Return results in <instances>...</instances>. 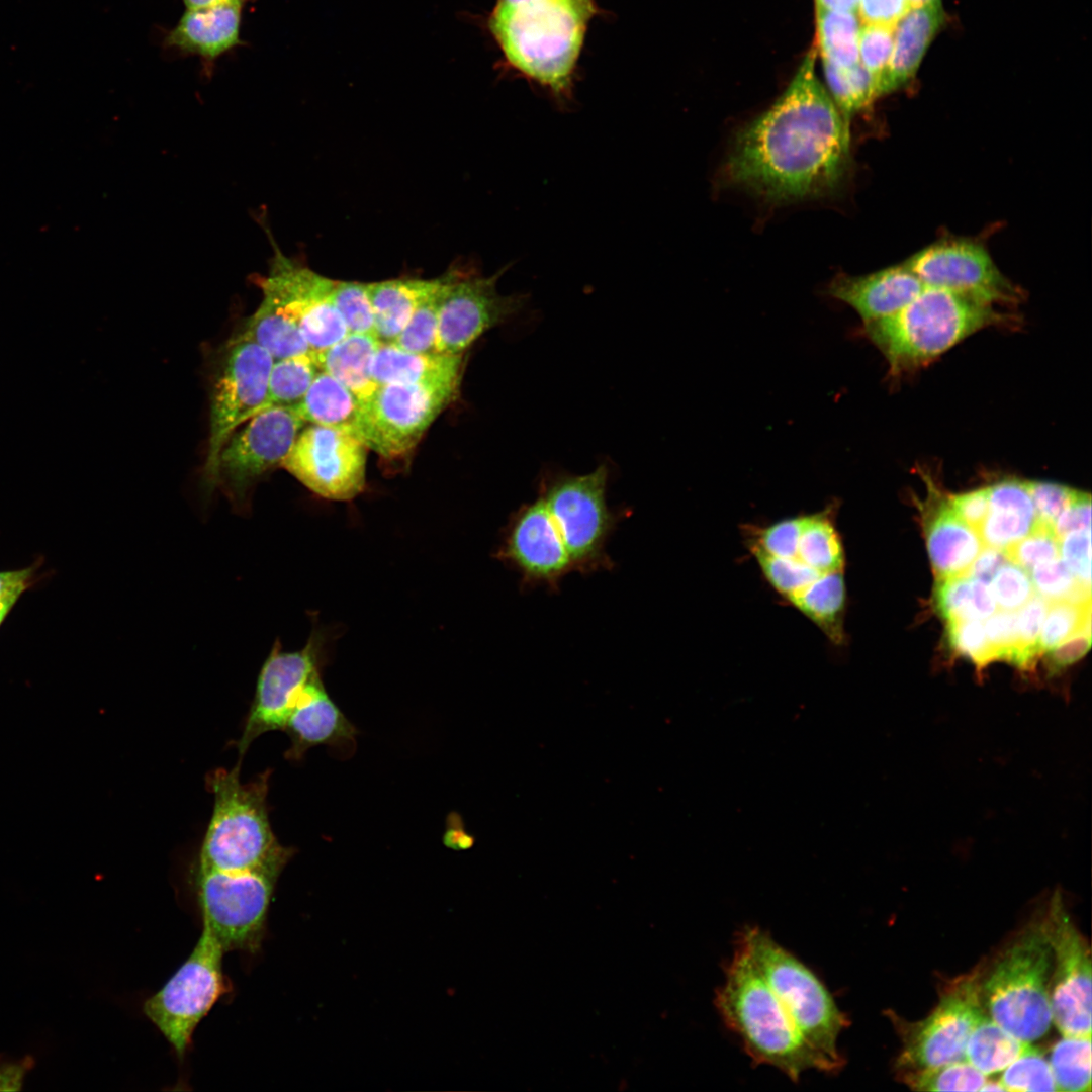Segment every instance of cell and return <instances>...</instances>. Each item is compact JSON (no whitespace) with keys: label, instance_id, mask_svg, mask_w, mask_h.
<instances>
[{"label":"cell","instance_id":"obj_41","mask_svg":"<svg viewBox=\"0 0 1092 1092\" xmlns=\"http://www.w3.org/2000/svg\"><path fill=\"white\" fill-rule=\"evenodd\" d=\"M1035 593L1053 601L1083 603L1091 601V587L1080 581L1059 557L1031 569Z\"/></svg>","mask_w":1092,"mask_h":1092},{"label":"cell","instance_id":"obj_12","mask_svg":"<svg viewBox=\"0 0 1092 1092\" xmlns=\"http://www.w3.org/2000/svg\"><path fill=\"white\" fill-rule=\"evenodd\" d=\"M272 355L252 339L236 335L223 349L210 393L209 438L204 478L210 486L219 452L230 436L265 408Z\"/></svg>","mask_w":1092,"mask_h":1092},{"label":"cell","instance_id":"obj_29","mask_svg":"<svg viewBox=\"0 0 1092 1092\" xmlns=\"http://www.w3.org/2000/svg\"><path fill=\"white\" fill-rule=\"evenodd\" d=\"M378 343L375 336L349 333L334 345L312 351V356L320 371L340 381L360 402L378 386L371 373Z\"/></svg>","mask_w":1092,"mask_h":1092},{"label":"cell","instance_id":"obj_49","mask_svg":"<svg viewBox=\"0 0 1092 1092\" xmlns=\"http://www.w3.org/2000/svg\"><path fill=\"white\" fill-rule=\"evenodd\" d=\"M894 27L863 24L858 35V55L861 65L880 84L887 70L893 49Z\"/></svg>","mask_w":1092,"mask_h":1092},{"label":"cell","instance_id":"obj_44","mask_svg":"<svg viewBox=\"0 0 1092 1092\" xmlns=\"http://www.w3.org/2000/svg\"><path fill=\"white\" fill-rule=\"evenodd\" d=\"M332 298L349 333L375 336L373 310L366 283L335 280Z\"/></svg>","mask_w":1092,"mask_h":1092},{"label":"cell","instance_id":"obj_31","mask_svg":"<svg viewBox=\"0 0 1092 1092\" xmlns=\"http://www.w3.org/2000/svg\"><path fill=\"white\" fill-rule=\"evenodd\" d=\"M359 405V400L347 387L327 372L320 371L301 401L294 406L305 423L357 434Z\"/></svg>","mask_w":1092,"mask_h":1092},{"label":"cell","instance_id":"obj_8","mask_svg":"<svg viewBox=\"0 0 1092 1092\" xmlns=\"http://www.w3.org/2000/svg\"><path fill=\"white\" fill-rule=\"evenodd\" d=\"M609 468L542 478L539 496L546 505L568 551L573 570L583 574L613 568L606 546L622 515L607 503Z\"/></svg>","mask_w":1092,"mask_h":1092},{"label":"cell","instance_id":"obj_45","mask_svg":"<svg viewBox=\"0 0 1092 1092\" xmlns=\"http://www.w3.org/2000/svg\"><path fill=\"white\" fill-rule=\"evenodd\" d=\"M1003 551L1010 562L1031 570L1039 563L1060 557V540L1053 526L1037 520L1028 535Z\"/></svg>","mask_w":1092,"mask_h":1092},{"label":"cell","instance_id":"obj_43","mask_svg":"<svg viewBox=\"0 0 1092 1092\" xmlns=\"http://www.w3.org/2000/svg\"><path fill=\"white\" fill-rule=\"evenodd\" d=\"M999 1083L1004 1091H1057L1049 1062L1032 1045L1004 1069Z\"/></svg>","mask_w":1092,"mask_h":1092},{"label":"cell","instance_id":"obj_52","mask_svg":"<svg viewBox=\"0 0 1092 1092\" xmlns=\"http://www.w3.org/2000/svg\"><path fill=\"white\" fill-rule=\"evenodd\" d=\"M1060 556L1074 576L1091 586L1090 529L1073 531L1064 536L1060 540Z\"/></svg>","mask_w":1092,"mask_h":1092},{"label":"cell","instance_id":"obj_60","mask_svg":"<svg viewBox=\"0 0 1092 1092\" xmlns=\"http://www.w3.org/2000/svg\"><path fill=\"white\" fill-rule=\"evenodd\" d=\"M860 0H816L817 8L837 11L857 12Z\"/></svg>","mask_w":1092,"mask_h":1092},{"label":"cell","instance_id":"obj_62","mask_svg":"<svg viewBox=\"0 0 1092 1092\" xmlns=\"http://www.w3.org/2000/svg\"><path fill=\"white\" fill-rule=\"evenodd\" d=\"M18 599H7L0 602V625L3 623Z\"/></svg>","mask_w":1092,"mask_h":1092},{"label":"cell","instance_id":"obj_20","mask_svg":"<svg viewBox=\"0 0 1092 1092\" xmlns=\"http://www.w3.org/2000/svg\"><path fill=\"white\" fill-rule=\"evenodd\" d=\"M321 648L315 634L297 651H283L278 643L272 648L260 670L243 733L236 742L239 762L256 738L283 729L305 687L321 674Z\"/></svg>","mask_w":1092,"mask_h":1092},{"label":"cell","instance_id":"obj_16","mask_svg":"<svg viewBox=\"0 0 1092 1092\" xmlns=\"http://www.w3.org/2000/svg\"><path fill=\"white\" fill-rule=\"evenodd\" d=\"M507 269L487 277L462 267L449 269L439 310L436 353L464 354L481 335L522 310L525 294L497 291V280Z\"/></svg>","mask_w":1092,"mask_h":1092},{"label":"cell","instance_id":"obj_22","mask_svg":"<svg viewBox=\"0 0 1092 1092\" xmlns=\"http://www.w3.org/2000/svg\"><path fill=\"white\" fill-rule=\"evenodd\" d=\"M290 746L284 757L301 760L308 749L318 745L353 752L358 731L330 698L321 674L305 687L282 729Z\"/></svg>","mask_w":1092,"mask_h":1092},{"label":"cell","instance_id":"obj_38","mask_svg":"<svg viewBox=\"0 0 1092 1092\" xmlns=\"http://www.w3.org/2000/svg\"><path fill=\"white\" fill-rule=\"evenodd\" d=\"M450 270L441 276L438 286L419 304L411 320L393 342L416 353H436L439 310Z\"/></svg>","mask_w":1092,"mask_h":1092},{"label":"cell","instance_id":"obj_6","mask_svg":"<svg viewBox=\"0 0 1092 1092\" xmlns=\"http://www.w3.org/2000/svg\"><path fill=\"white\" fill-rule=\"evenodd\" d=\"M737 940L744 945L806 1042L835 1071L840 1070L844 1059L837 1041L849 1020L822 981L757 926L745 927Z\"/></svg>","mask_w":1092,"mask_h":1092},{"label":"cell","instance_id":"obj_48","mask_svg":"<svg viewBox=\"0 0 1092 1092\" xmlns=\"http://www.w3.org/2000/svg\"><path fill=\"white\" fill-rule=\"evenodd\" d=\"M946 623L947 643L957 653L969 658L979 668L995 660L984 624L980 620H954Z\"/></svg>","mask_w":1092,"mask_h":1092},{"label":"cell","instance_id":"obj_37","mask_svg":"<svg viewBox=\"0 0 1092 1092\" xmlns=\"http://www.w3.org/2000/svg\"><path fill=\"white\" fill-rule=\"evenodd\" d=\"M318 372L312 351L274 360L265 408L299 403Z\"/></svg>","mask_w":1092,"mask_h":1092},{"label":"cell","instance_id":"obj_4","mask_svg":"<svg viewBox=\"0 0 1092 1092\" xmlns=\"http://www.w3.org/2000/svg\"><path fill=\"white\" fill-rule=\"evenodd\" d=\"M952 291L924 286L900 310L863 324L891 375L922 368L971 335L1010 323V315Z\"/></svg>","mask_w":1092,"mask_h":1092},{"label":"cell","instance_id":"obj_28","mask_svg":"<svg viewBox=\"0 0 1092 1092\" xmlns=\"http://www.w3.org/2000/svg\"><path fill=\"white\" fill-rule=\"evenodd\" d=\"M440 281L441 276L434 279L401 277L366 283L377 340L393 343L419 304Z\"/></svg>","mask_w":1092,"mask_h":1092},{"label":"cell","instance_id":"obj_23","mask_svg":"<svg viewBox=\"0 0 1092 1092\" xmlns=\"http://www.w3.org/2000/svg\"><path fill=\"white\" fill-rule=\"evenodd\" d=\"M245 4L224 3L186 9L164 37V47L185 56H196L210 71L216 61L241 44L242 12Z\"/></svg>","mask_w":1092,"mask_h":1092},{"label":"cell","instance_id":"obj_50","mask_svg":"<svg viewBox=\"0 0 1092 1092\" xmlns=\"http://www.w3.org/2000/svg\"><path fill=\"white\" fill-rule=\"evenodd\" d=\"M984 628L995 660L1014 664L1018 652L1017 611L993 613L986 619Z\"/></svg>","mask_w":1092,"mask_h":1092},{"label":"cell","instance_id":"obj_40","mask_svg":"<svg viewBox=\"0 0 1092 1092\" xmlns=\"http://www.w3.org/2000/svg\"><path fill=\"white\" fill-rule=\"evenodd\" d=\"M1082 630L1091 631V601L1050 602L1039 636L1040 654Z\"/></svg>","mask_w":1092,"mask_h":1092},{"label":"cell","instance_id":"obj_1","mask_svg":"<svg viewBox=\"0 0 1092 1092\" xmlns=\"http://www.w3.org/2000/svg\"><path fill=\"white\" fill-rule=\"evenodd\" d=\"M812 48L783 95L733 139L722 167L731 186L775 203L832 193L850 167V129L815 75Z\"/></svg>","mask_w":1092,"mask_h":1092},{"label":"cell","instance_id":"obj_56","mask_svg":"<svg viewBox=\"0 0 1092 1092\" xmlns=\"http://www.w3.org/2000/svg\"><path fill=\"white\" fill-rule=\"evenodd\" d=\"M1090 646L1091 631H1079L1048 651L1049 664L1053 670H1060L1082 658Z\"/></svg>","mask_w":1092,"mask_h":1092},{"label":"cell","instance_id":"obj_64","mask_svg":"<svg viewBox=\"0 0 1092 1092\" xmlns=\"http://www.w3.org/2000/svg\"><path fill=\"white\" fill-rule=\"evenodd\" d=\"M906 1L908 3L909 8H915V7L924 5V4H926V3H928V2H930L932 0H906Z\"/></svg>","mask_w":1092,"mask_h":1092},{"label":"cell","instance_id":"obj_18","mask_svg":"<svg viewBox=\"0 0 1092 1092\" xmlns=\"http://www.w3.org/2000/svg\"><path fill=\"white\" fill-rule=\"evenodd\" d=\"M1043 924L1053 951L1052 1021L1063 1036L1091 1035L1090 950L1058 893Z\"/></svg>","mask_w":1092,"mask_h":1092},{"label":"cell","instance_id":"obj_13","mask_svg":"<svg viewBox=\"0 0 1092 1092\" xmlns=\"http://www.w3.org/2000/svg\"><path fill=\"white\" fill-rule=\"evenodd\" d=\"M243 424L223 444L210 484L237 503L261 476L281 467L305 421L294 405H270Z\"/></svg>","mask_w":1092,"mask_h":1092},{"label":"cell","instance_id":"obj_34","mask_svg":"<svg viewBox=\"0 0 1092 1092\" xmlns=\"http://www.w3.org/2000/svg\"><path fill=\"white\" fill-rule=\"evenodd\" d=\"M859 29L856 13L817 8L818 44L823 61L840 68L858 63Z\"/></svg>","mask_w":1092,"mask_h":1092},{"label":"cell","instance_id":"obj_32","mask_svg":"<svg viewBox=\"0 0 1092 1092\" xmlns=\"http://www.w3.org/2000/svg\"><path fill=\"white\" fill-rule=\"evenodd\" d=\"M933 599L938 614L946 622L982 621L997 608L989 583L968 576L936 578Z\"/></svg>","mask_w":1092,"mask_h":1092},{"label":"cell","instance_id":"obj_9","mask_svg":"<svg viewBox=\"0 0 1092 1092\" xmlns=\"http://www.w3.org/2000/svg\"><path fill=\"white\" fill-rule=\"evenodd\" d=\"M286 864L237 872L199 869L197 897L202 929L224 953L259 949L276 883Z\"/></svg>","mask_w":1092,"mask_h":1092},{"label":"cell","instance_id":"obj_11","mask_svg":"<svg viewBox=\"0 0 1092 1092\" xmlns=\"http://www.w3.org/2000/svg\"><path fill=\"white\" fill-rule=\"evenodd\" d=\"M224 951L202 929L193 950L143 1005L144 1014L183 1060L198 1024L228 992Z\"/></svg>","mask_w":1092,"mask_h":1092},{"label":"cell","instance_id":"obj_39","mask_svg":"<svg viewBox=\"0 0 1092 1092\" xmlns=\"http://www.w3.org/2000/svg\"><path fill=\"white\" fill-rule=\"evenodd\" d=\"M904 1081L919 1091H980L986 1075L968 1061L905 1072Z\"/></svg>","mask_w":1092,"mask_h":1092},{"label":"cell","instance_id":"obj_17","mask_svg":"<svg viewBox=\"0 0 1092 1092\" xmlns=\"http://www.w3.org/2000/svg\"><path fill=\"white\" fill-rule=\"evenodd\" d=\"M904 264L924 286L946 289L993 306L1013 305L1021 300V291L1000 271L985 246L971 239L932 243Z\"/></svg>","mask_w":1092,"mask_h":1092},{"label":"cell","instance_id":"obj_5","mask_svg":"<svg viewBox=\"0 0 1092 1092\" xmlns=\"http://www.w3.org/2000/svg\"><path fill=\"white\" fill-rule=\"evenodd\" d=\"M241 762L216 768L205 778L214 796L212 815L199 853V869L247 871L288 861L296 850L277 840L269 821L267 796L272 770L247 783Z\"/></svg>","mask_w":1092,"mask_h":1092},{"label":"cell","instance_id":"obj_51","mask_svg":"<svg viewBox=\"0 0 1092 1092\" xmlns=\"http://www.w3.org/2000/svg\"><path fill=\"white\" fill-rule=\"evenodd\" d=\"M1038 521L1054 527L1062 511L1073 500L1078 490L1069 486L1038 480H1026Z\"/></svg>","mask_w":1092,"mask_h":1092},{"label":"cell","instance_id":"obj_15","mask_svg":"<svg viewBox=\"0 0 1092 1092\" xmlns=\"http://www.w3.org/2000/svg\"><path fill=\"white\" fill-rule=\"evenodd\" d=\"M367 452L357 434L310 424L301 429L281 467L324 498L351 500L364 489Z\"/></svg>","mask_w":1092,"mask_h":1092},{"label":"cell","instance_id":"obj_27","mask_svg":"<svg viewBox=\"0 0 1092 1092\" xmlns=\"http://www.w3.org/2000/svg\"><path fill=\"white\" fill-rule=\"evenodd\" d=\"M464 354L416 353L379 342L371 373L377 385L461 381Z\"/></svg>","mask_w":1092,"mask_h":1092},{"label":"cell","instance_id":"obj_53","mask_svg":"<svg viewBox=\"0 0 1092 1092\" xmlns=\"http://www.w3.org/2000/svg\"><path fill=\"white\" fill-rule=\"evenodd\" d=\"M951 511L978 532L989 511V488L945 496Z\"/></svg>","mask_w":1092,"mask_h":1092},{"label":"cell","instance_id":"obj_42","mask_svg":"<svg viewBox=\"0 0 1092 1092\" xmlns=\"http://www.w3.org/2000/svg\"><path fill=\"white\" fill-rule=\"evenodd\" d=\"M1036 521V514L1033 512L989 507L978 533L984 546L1003 550L1028 535Z\"/></svg>","mask_w":1092,"mask_h":1092},{"label":"cell","instance_id":"obj_21","mask_svg":"<svg viewBox=\"0 0 1092 1092\" xmlns=\"http://www.w3.org/2000/svg\"><path fill=\"white\" fill-rule=\"evenodd\" d=\"M495 557L518 572L525 586L557 590L573 566L543 499L524 504L506 525Z\"/></svg>","mask_w":1092,"mask_h":1092},{"label":"cell","instance_id":"obj_57","mask_svg":"<svg viewBox=\"0 0 1092 1092\" xmlns=\"http://www.w3.org/2000/svg\"><path fill=\"white\" fill-rule=\"evenodd\" d=\"M1007 561L1002 549L984 546L965 576L990 583L997 570Z\"/></svg>","mask_w":1092,"mask_h":1092},{"label":"cell","instance_id":"obj_2","mask_svg":"<svg viewBox=\"0 0 1092 1092\" xmlns=\"http://www.w3.org/2000/svg\"><path fill=\"white\" fill-rule=\"evenodd\" d=\"M599 12L597 0H496L486 28L505 68L566 103Z\"/></svg>","mask_w":1092,"mask_h":1092},{"label":"cell","instance_id":"obj_59","mask_svg":"<svg viewBox=\"0 0 1092 1092\" xmlns=\"http://www.w3.org/2000/svg\"><path fill=\"white\" fill-rule=\"evenodd\" d=\"M33 572V567L0 571V602L19 599L29 587Z\"/></svg>","mask_w":1092,"mask_h":1092},{"label":"cell","instance_id":"obj_25","mask_svg":"<svg viewBox=\"0 0 1092 1092\" xmlns=\"http://www.w3.org/2000/svg\"><path fill=\"white\" fill-rule=\"evenodd\" d=\"M941 0L910 8L894 27L890 61L880 84V95L910 81L931 40L944 22Z\"/></svg>","mask_w":1092,"mask_h":1092},{"label":"cell","instance_id":"obj_36","mask_svg":"<svg viewBox=\"0 0 1092 1092\" xmlns=\"http://www.w3.org/2000/svg\"><path fill=\"white\" fill-rule=\"evenodd\" d=\"M823 67L832 100L847 122L879 96L875 78L860 62L840 68L823 61Z\"/></svg>","mask_w":1092,"mask_h":1092},{"label":"cell","instance_id":"obj_63","mask_svg":"<svg viewBox=\"0 0 1092 1092\" xmlns=\"http://www.w3.org/2000/svg\"><path fill=\"white\" fill-rule=\"evenodd\" d=\"M980 1091H1004L999 1082H985Z\"/></svg>","mask_w":1092,"mask_h":1092},{"label":"cell","instance_id":"obj_24","mask_svg":"<svg viewBox=\"0 0 1092 1092\" xmlns=\"http://www.w3.org/2000/svg\"><path fill=\"white\" fill-rule=\"evenodd\" d=\"M923 288L903 262L867 275L838 274L828 284L827 293L852 307L867 324L900 310Z\"/></svg>","mask_w":1092,"mask_h":1092},{"label":"cell","instance_id":"obj_10","mask_svg":"<svg viewBox=\"0 0 1092 1092\" xmlns=\"http://www.w3.org/2000/svg\"><path fill=\"white\" fill-rule=\"evenodd\" d=\"M460 383L378 385L360 401L356 432L387 463L405 462L435 419L457 398Z\"/></svg>","mask_w":1092,"mask_h":1092},{"label":"cell","instance_id":"obj_47","mask_svg":"<svg viewBox=\"0 0 1092 1092\" xmlns=\"http://www.w3.org/2000/svg\"><path fill=\"white\" fill-rule=\"evenodd\" d=\"M989 585L1000 610L1017 611L1035 594L1028 570L1010 561L997 570Z\"/></svg>","mask_w":1092,"mask_h":1092},{"label":"cell","instance_id":"obj_7","mask_svg":"<svg viewBox=\"0 0 1092 1092\" xmlns=\"http://www.w3.org/2000/svg\"><path fill=\"white\" fill-rule=\"evenodd\" d=\"M1053 951L1043 922L1020 934L998 958L981 995L990 1018L1016 1038L1030 1043L1052 1022Z\"/></svg>","mask_w":1092,"mask_h":1092},{"label":"cell","instance_id":"obj_26","mask_svg":"<svg viewBox=\"0 0 1092 1092\" xmlns=\"http://www.w3.org/2000/svg\"><path fill=\"white\" fill-rule=\"evenodd\" d=\"M938 502L925 525L932 568L936 578L965 576L984 543L979 533L951 511L945 497Z\"/></svg>","mask_w":1092,"mask_h":1092},{"label":"cell","instance_id":"obj_3","mask_svg":"<svg viewBox=\"0 0 1092 1092\" xmlns=\"http://www.w3.org/2000/svg\"><path fill=\"white\" fill-rule=\"evenodd\" d=\"M715 1006L756 1065H768L798 1082L808 1070L834 1068L803 1038L744 945L736 939Z\"/></svg>","mask_w":1092,"mask_h":1092},{"label":"cell","instance_id":"obj_14","mask_svg":"<svg viewBox=\"0 0 1092 1092\" xmlns=\"http://www.w3.org/2000/svg\"><path fill=\"white\" fill-rule=\"evenodd\" d=\"M984 1015L977 973L954 979L929 1015L904 1029L898 1066L916 1071L966 1060L969 1036Z\"/></svg>","mask_w":1092,"mask_h":1092},{"label":"cell","instance_id":"obj_35","mask_svg":"<svg viewBox=\"0 0 1092 1092\" xmlns=\"http://www.w3.org/2000/svg\"><path fill=\"white\" fill-rule=\"evenodd\" d=\"M1050 1067L1057 1091H1091V1035L1063 1036L1052 1049Z\"/></svg>","mask_w":1092,"mask_h":1092},{"label":"cell","instance_id":"obj_33","mask_svg":"<svg viewBox=\"0 0 1092 1092\" xmlns=\"http://www.w3.org/2000/svg\"><path fill=\"white\" fill-rule=\"evenodd\" d=\"M1030 1045L985 1015L976 1024L966 1045V1061L985 1075L1003 1071Z\"/></svg>","mask_w":1092,"mask_h":1092},{"label":"cell","instance_id":"obj_55","mask_svg":"<svg viewBox=\"0 0 1092 1092\" xmlns=\"http://www.w3.org/2000/svg\"><path fill=\"white\" fill-rule=\"evenodd\" d=\"M1091 526V496L1079 491L1073 500L1062 511L1054 524V532L1059 540L1073 531L1087 530Z\"/></svg>","mask_w":1092,"mask_h":1092},{"label":"cell","instance_id":"obj_30","mask_svg":"<svg viewBox=\"0 0 1092 1092\" xmlns=\"http://www.w3.org/2000/svg\"><path fill=\"white\" fill-rule=\"evenodd\" d=\"M258 308L249 316L238 335L252 339L274 358L282 359L310 350L296 322L270 293L262 291Z\"/></svg>","mask_w":1092,"mask_h":1092},{"label":"cell","instance_id":"obj_61","mask_svg":"<svg viewBox=\"0 0 1092 1092\" xmlns=\"http://www.w3.org/2000/svg\"><path fill=\"white\" fill-rule=\"evenodd\" d=\"M186 9L209 7L224 3L240 2L246 4L251 0H182Z\"/></svg>","mask_w":1092,"mask_h":1092},{"label":"cell","instance_id":"obj_58","mask_svg":"<svg viewBox=\"0 0 1092 1092\" xmlns=\"http://www.w3.org/2000/svg\"><path fill=\"white\" fill-rule=\"evenodd\" d=\"M33 1065V1059L26 1057L20 1060L4 1059L0 1057V1090H21L24 1078Z\"/></svg>","mask_w":1092,"mask_h":1092},{"label":"cell","instance_id":"obj_46","mask_svg":"<svg viewBox=\"0 0 1092 1092\" xmlns=\"http://www.w3.org/2000/svg\"><path fill=\"white\" fill-rule=\"evenodd\" d=\"M1050 601L1034 594L1017 610L1018 652L1014 664L1027 668L1040 655L1038 642Z\"/></svg>","mask_w":1092,"mask_h":1092},{"label":"cell","instance_id":"obj_54","mask_svg":"<svg viewBox=\"0 0 1092 1092\" xmlns=\"http://www.w3.org/2000/svg\"><path fill=\"white\" fill-rule=\"evenodd\" d=\"M909 9L906 0H860L857 13L863 24L895 27Z\"/></svg>","mask_w":1092,"mask_h":1092},{"label":"cell","instance_id":"obj_19","mask_svg":"<svg viewBox=\"0 0 1092 1092\" xmlns=\"http://www.w3.org/2000/svg\"><path fill=\"white\" fill-rule=\"evenodd\" d=\"M333 279L284 255L274 245L269 273L259 283L296 322L310 350L321 351L349 334L332 298Z\"/></svg>","mask_w":1092,"mask_h":1092}]
</instances>
